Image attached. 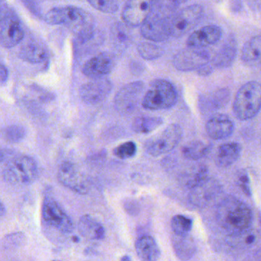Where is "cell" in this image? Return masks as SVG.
I'll list each match as a JSON object with an SVG mask.
<instances>
[{
    "mask_svg": "<svg viewBox=\"0 0 261 261\" xmlns=\"http://www.w3.org/2000/svg\"><path fill=\"white\" fill-rule=\"evenodd\" d=\"M183 137L181 126L172 123L163 130L149 138L145 143L146 152L152 156H159L173 150Z\"/></svg>",
    "mask_w": 261,
    "mask_h": 261,
    "instance_id": "8",
    "label": "cell"
},
{
    "mask_svg": "<svg viewBox=\"0 0 261 261\" xmlns=\"http://www.w3.org/2000/svg\"><path fill=\"white\" fill-rule=\"evenodd\" d=\"M163 123V119L157 117H139L133 123V129L137 134H147Z\"/></svg>",
    "mask_w": 261,
    "mask_h": 261,
    "instance_id": "29",
    "label": "cell"
},
{
    "mask_svg": "<svg viewBox=\"0 0 261 261\" xmlns=\"http://www.w3.org/2000/svg\"><path fill=\"white\" fill-rule=\"evenodd\" d=\"M205 129L209 137L215 140H222L232 135L234 124L228 116L217 114L212 115L207 120Z\"/></svg>",
    "mask_w": 261,
    "mask_h": 261,
    "instance_id": "19",
    "label": "cell"
},
{
    "mask_svg": "<svg viewBox=\"0 0 261 261\" xmlns=\"http://www.w3.org/2000/svg\"><path fill=\"white\" fill-rule=\"evenodd\" d=\"M137 145L134 142L127 141L121 143L114 149V154L117 158L121 160L132 158L137 153Z\"/></svg>",
    "mask_w": 261,
    "mask_h": 261,
    "instance_id": "36",
    "label": "cell"
},
{
    "mask_svg": "<svg viewBox=\"0 0 261 261\" xmlns=\"http://www.w3.org/2000/svg\"><path fill=\"white\" fill-rule=\"evenodd\" d=\"M48 50L45 45L38 41H30L22 45L19 51V57L32 64H39L48 59Z\"/></svg>",
    "mask_w": 261,
    "mask_h": 261,
    "instance_id": "23",
    "label": "cell"
},
{
    "mask_svg": "<svg viewBox=\"0 0 261 261\" xmlns=\"http://www.w3.org/2000/svg\"><path fill=\"white\" fill-rule=\"evenodd\" d=\"M238 55V42L234 36H229L212 59L215 68H227L231 66Z\"/></svg>",
    "mask_w": 261,
    "mask_h": 261,
    "instance_id": "20",
    "label": "cell"
},
{
    "mask_svg": "<svg viewBox=\"0 0 261 261\" xmlns=\"http://www.w3.org/2000/svg\"><path fill=\"white\" fill-rule=\"evenodd\" d=\"M230 91L227 88L217 90L211 94L201 97V109L206 111H216L225 107L230 100Z\"/></svg>",
    "mask_w": 261,
    "mask_h": 261,
    "instance_id": "26",
    "label": "cell"
},
{
    "mask_svg": "<svg viewBox=\"0 0 261 261\" xmlns=\"http://www.w3.org/2000/svg\"><path fill=\"white\" fill-rule=\"evenodd\" d=\"M261 38L259 35L249 39L243 47L241 59L247 67L256 68L260 65Z\"/></svg>",
    "mask_w": 261,
    "mask_h": 261,
    "instance_id": "25",
    "label": "cell"
},
{
    "mask_svg": "<svg viewBox=\"0 0 261 261\" xmlns=\"http://www.w3.org/2000/svg\"><path fill=\"white\" fill-rule=\"evenodd\" d=\"M215 1H216V2L220 3L221 2V1H223V0H215Z\"/></svg>",
    "mask_w": 261,
    "mask_h": 261,
    "instance_id": "45",
    "label": "cell"
},
{
    "mask_svg": "<svg viewBox=\"0 0 261 261\" xmlns=\"http://www.w3.org/2000/svg\"><path fill=\"white\" fill-rule=\"evenodd\" d=\"M6 159H7V154L5 153L4 151L0 149V163L5 161Z\"/></svg>",
    "mask_w": 261,
    "mask_h": 261,
    "instance_id": "43",
    "label": "cell"
},
{
    "mask_svg": "<svg viewBox=\"0 0 261 261\" xmlns=\"http://www.w3.org/2000/svg\"><path fill=\"white\" fill-rule=\"evenodd\" d=\"M39 168L34 159L28 155H19L8 162L3 177L9 184L13 186H29L37 179Z\"/></svg>",
    "mask_w": 261,
    "mask_h": 261,
    "instance_id": "5",
    "label": "cell"
},
{
    "mask_svg": "<svg viewBox=\"0 0 261 261\" xmlns=\"http://www.w3.org/2000/svg\"><path fill=\"white\" fill-rule=\"evenodd\" d=\"M216 220L227 234L238 236L249 230L253 222V213L245 202L228 196L218 204Z\"/></svg>",
    "mask_w": 261,
    "mask_h": 261,
    "instance_id": "2",
    "label": "cell"
},
{
    "mask_svg": "<svg viewBox=\"0 0 261 261\" xmlns=\"http://www.w3.org/2000/svg\"><path fill=\"white\" fill-rule=\"evenodd\" d=\"M112 88V83L108 79L105 77L93 79L82 85L80 90L81 98L87 105H97L108 97Z\"/></svg>",
    "mask_w": 261,
    "mask_h": 261,
    "instance_id": "16",
    "label": "cell"
},
{
    "mask_svg": "<svg viewBox=\"0 0 261 261\" xmlns=\"http://www.w3.org/2000/svg\"><path fill=\"white\" fill-rule=\"evenodd\" d=\"M173 241L174 248L177 256L182 259H190L195 253V244L192 240L186 236H177Z\"/></svg>",
    "mask_w": 261,
    "mask_h": 261,
    "instance_id": "30",
    "label": "cell"
},
{
    "mask_svg": "<svg viewBox=\"0 0 261 261\" xmlns=\"http://www.w3.org/2000/svg\"><path fill=\"white\" fill-rule=\"evenodd\" d=\"M49 25H64L80 42H87L94 37V17L83 9L75 7H56L47 12L44 17Z\"/></svg>",
    "mask_w": 261,
    "mask_h": 261,
    "instance_id": "1",
    "label": "cell"
},
{
    "mask_svg": "<svg viewBox=\"0 0 261 261\" xmlns=\"http://www.w3.org/2000/svg\"><path fill=\"white\" fill-rule=\"evenodd\" d=\"M121 259H130V258L128 257V256H124V257H122Z\"/></svg>",
    "mask_w": 261,
    "mask_h": 261,
    "instance_id": "44",
    "label": "cell"
},
{
    "mask_svg": "<svg viewBox=\"0 0 261 261\" xmlns=\"http://www.w3.org/2000/svg\"><path fill=\"white\" fill-rule=\"evenodd\" d=\"M1 135L8 143H19L27 137V129L22 125H10L2 129Z\"/></svg>",
    "mask_w": 261,
    "mask_h": 261,
    "instance_id": "32",
    "label": "cell"
},
{
    "mask_svg": "<svg viewBox=\"0 0 261 261\" xmlns=\"http://www.w3.org/2000/svg\"><path fill=\"white\" fill-rule=\"evenodd\" d=\"M155 0H128L122 11V19L129 27H140L152 11Z\"/></svg>",
    "mask_w": 261,
    "mask_h": 261,
    "instance_id": "15",
    "label": "cell"
},
{
    "mask_svg": "<svg viewBox=\"0 0 261 261\" xmlns=\"http://www.w3.org/2000/svg\"><path fill=\"white\" fill-rule=\"evenodd\" d=\"M137 256L146 261L157 260L161 256V251L156 241L149 235H143L136 241Z\"/></svg>",
    "mask_w": 261,
    "mask_h": 261,
    "instance_id": "24",
    "label": "cell"
},
{
    "mask_svg": "<svg viewBox=\"0 0 261 261\" xmlns=\"http://www.w3.org/2000/svg\"><path fill=\"white\" fill-rule=\"evenodd\" d=\"M177 10L169 4H162L155 0L153 8L147 19L140 25L141 35L152 42H162L167 40L169 35L171 19Z\"/></svg>",
    "mask_w": 261,
    "mask_h": 261,
    "instance_id": "3",
    "label": "cell"
},
{
    "mask_svg": "<svg viewBox=\"0 0 261 261\" xmlns=\"http://www.w3.org/2000/svg\"><path fill=\"white\" fill-rule=\"evenodd\" d=\"M242 146L239 143L231 142L219 146L215 155V164L220 168L232 166L241 156Z\"/></svg>",
    "mask_w": 261,
    "mask_h": 261,
    "instance_id": "21",
    "label": "cell"
},
{
    "mask_svg": "<svg viewBox=\"0 0 261 261\" xmlns=\"http://www.w3.org/2000/svg\"><path fill=\"white\" fill-rule=\"evenodd\" d=\"M58 179L61 184L80 195H86L90 191L88 178L76 167L74 163L65 162L58 170Z\"/></svg>",
    "mask_w": 261,
    "mask_h": 261,
    "instance_id": "12",
    "label": "cell"
},
{
    "mask_svg": "<svg viewBox=\"0 0 261 261\" xmlns=\"http://www.w3.org/2000/svg\"><path fill=\"white\" fill-rule=\"evenodd\" d=\"M260 106V84L255 81L247 82L238 90L235 96L233 114L239 120H250L259 112Z\"/></svg>",
    "mask_w": 261,
    "mask_h": 261,
    "instance_id": "4",
    "label": "cell"
},
{
    "mask_svg": "<svg viewBox=\"0 0 261 261\" xmlns=\"http://www.w3.org/2000/svg\"><path fill=\"white\" fill-rule=\"evenodd\" d=\"M9 79V70L5 65L0 64V87L5 85Z\"/></svg>",
    "mask_w": 261,
    "mask_h": 261,
    "instance_id": "39",
    "label": "cell"
},
{
    "mask_svg": "<svg viewBox=\"0 0 261 261\" xmlns=\"http://www.w3.org/2000/svg\"><path fill=\"white\" fill-rule=\"evenodd\" d=\"M144 88V83L142 82H131L123 86L117 93L114 99L117 111L121 114L134 112L139 102H141Z\"/></svg>",
    "mask_w": 261,
    "mask_h": 261,
    "instance_id": "13",
    "label": "cell"
},
{
    "mask_svg": "<svg viewBox=\"0 0 261 261\" xmlns=\"http://www.w3.org/2000/svg\"><path fill=\"white\" fill-rule=\"evenodd\" d=\"M188 1L189 0H167L166 4H169L171 7L175 9V10H177L178 7H179L182 4H186Z\"/></svg>",
    "mask_w": 261,
    "mask_h": 261,
    "instance_id": "41",
    "label": "cell"
},
{
    "mask_svg": "<svg viewBox=\"0 0 261 261\" xmlns=\"http://www.w3.org/2000/svg\"><path fill=\"white\" fill-rule=\"evenodd\" d=\"M25 243V235L22 232L10 233L0 240V253L13 251Z\"/></svg>",
    "mask_w": 261,
    "mask_h": 261,
    "instance_id": "31",
    "label": "cell"
},
{
    "mask_svg": "<svg viewBox=\"0 0 261 261\" xmlns=\"http://www.w3.org/2000/svg\"><path fill=\"white\" fill-rule=\"evenodd\" d=\"M207 167L204 165H195L185 171L180 177L181 185L187 189H191L203 180L207 178Z\"/></svg>",
    "mask_w": 261,
    "mask_h": 261,
    "instance_id": "27",
    "label": "cell"
},
{
    "mask_svg": "<svg viewBox=\"0 0 261 261\" xmlns=\"http://www.w3.org/2000/svg\"><path fill=\"white\" fill-rule=\"evenodd\" d=\"M171 227L177 236L189 235L192 230V220L184 215H175L171 220Z\"/></svg>",
    "mask_w": 261,
    "mask_h": 261,
    "instance_id": "33",
    "label": "cell"
},
{
    "mask_svg": "<svg viewBox=\"0 0 261 261\" xmlns=\"http://www.w3.org/2000/svg\"><path fill=\"white\" fill-rule=\"evenodd\" d=\"M178 94L171 82L157 79L149 85L141 100L143 108L149 111L169 109L176 103Z\"/></svg>",
    "mask_w": 261,
    "mask_h": 261,
    "instance_id": "6",
    "label": "cell"
},
{
    "mask_svg": "<svg viewBox=\"0 0 261 261\" xmlns=\"http://www.w3.org/2000/svg\"><path fill=\"white\" fill-rule=\"evenodd\" d=\"M239 186L246 195H250V187H249V178L247 175H242L239 178Z\"/></svg>",
    "mask_w": 261,
    "mask_h": 261,
    "instance_id": "38",
    "label": "cell"
},
{
    "mask_svg": "<svg viewBox=\"0 0 261 261\" xmlns=\"http://www.w3.org/2000/svg\"><path fill=\"white\" fill-rule=\"evenodd\" d=\"M6 212H7V209H6L5 205L0 201V218L5 215Z\"/></svg>",
    "mask_w": 261,
    "mask_h": 261,
    "instance_id": "42",
    "label": "cell"
},
{
    "mask_svg": "<svg viewBox=\"0 0 261 261\" xmlns=\"http://www.w3.org/2000/svg\"><path fill=\"white\" fill-rule=\"evenodd\" d=\"M42 218L51 228L65 234L74 230V223L56 200L53 197H45L42 205Z\"/></svg>",
    "mask_w": 261,
    "mask_h": 261,
    "instance_id": "10",
    "label": "cell"
},
{
    "mask_svg": "<svg viewBox=\"0 0 261 261\" xmlns=\"http://www.w3.org/2000/svg\"><path fill=\"white\" fill-rule=\"evenodd\" d=\"M88 4L98 11L108 14L117 13L120 4L118 0H87Z\"/></svg>",
    "mask_w": 261,
    "mask_h": 261,
    "instance_id": "35",
    "label": "cell"
},
{
    "mask_svg": "<svg viewBox=\"0 0 261 261\" xmlns=\"http://www.w3.org/2000/svg\"><path fill=\"white\" fill-rule=\"evenodd\" d=\"M222 30L218 25H208L195 30L186 41L188 47L204 48L215 45L221 39Z\"/></svg>",
    "mask_w": 261,
    "mask_h": 261,
    "instance_id": "18",
    "label": "cell"
},
{
    "mask_svg": "<svg viewBox=\"0 0 261 261\" xmlns=\"http://www.w3.org/2000/svg\"><path fill=\"white\" fill-rule=\"evenodd\" d=\"M222 192V186L218 180L206 178L190 189L189 201L193 205L205 207L213 204Z\"/></svg>",
    "mask_w": 261,
    "mask_h": 261,
    "instance_id": "11",
    "label": "cell"
},
{
    "mask_svg": "<svg viewBox=\"0 0 261 261\" xmlns=\"http://www.w3.org/2000/svg\"><path fill=\"white\" fill-rule=\"evenodd\" d=\"M127 27V25H126ZM126 27L123 24L117 23L114 25L112 31V39L118 46L126 47L129 42V34Z\"/></svg>",
    "mask_w": 261,
    "mask_h": 261,
    "instance_id": "37",
    "label": "cell"
},
{
    "mask_svg": "<svg viewBox=\"0 0 261 261\" xmlns=\"http://www.w3.org/2000/svg\"><path fill=\"white\" fill-rule=\"evenodd\" d=\"M210 150V146L200 140H194L186 143L181 148V153L189 160H200L205 156Z\"/></svg>",
    "mask_w": 261,
    "mask_h": 261,
    "instance_id": "28",
    "label": "cell"
},
{
    "mask_svg": "<svg viewBox=\"0 0 261 261\" xmlns=\"http://www.w3.org/2000/svg\"><path fill=\"white\" fill-rule=\"evenodd\" d=\"M213 68L214 66L212 65V64L211 65L208 62V63L205 64V65L201 66V68H198V70H196V71L199 75L207 76L213 72Z\"/></svg>",
    "mask_w": 261,
    "mask_h": 261,
    "instance_id": "40",
    "label": "cell"
},
{
    "mask_svg": "<svg viewBox=\"0 0 261 261\" xmlns=\"http://www.w3.org/2000/svg\"><path fill=\"white\" fill-rule=\"evenodd\" d=\"M210 60V54L201 48L189 47L186 49L178 51L173 59L174 67L178 71H196Z\"/></svg>",
    "mask_w": 261,
    "mask_h": 261,
    "instance_id": "14",
    "label": "cell"
},
{
    "mask_svg": "<svg viewBox=\"0 0 261 261\" xmlns=\"http://www.w3.org/2000/svg\"><path fill=\"white\" fill-rule=\"evenodd\" d=\"M24 36L23 25L16 11L8 6L0 7V45L13 48L23 40Z\"/></svg>",
    "mask_w": 261,
    "mask_h": 261,
    "instance_id": "7",
    "label": "cell"
},
{
    "mask_svg": "<svg viewBox=\"0 0 261 261\" xmlns=\"http://www.w3.org/2000/svg\"><path fill=\"white\" fill-rule=\"evenodd\" d=\"M137 51L143 59L147 61L160 59L164 53L161 47L151 42H142L137 47Z\"/></svg>",
    "mask_w": 261,
    "mask_h": 261,
    "instance_id": "34",
    "label": "cell"
},
{
    "mask_svg": "<svg viewBox=\"0 0 261 261\" xmlns=\"http://www.w3.org/2000/svg\"><path fill=\"white\" fill-rule=\"evenodd\" d=\"M115 62V58L111 53H101L84 65L82 72L91 79H102L113 71Z\"/></svg>",
    "mask_w": 261,
    "mask_h": 261,
    "instance_id": "17",
    "label": "cell"
},
{
    "mask_svg": "<svg viewBox=\"0 0 261 261\" xmlns=\"http://www.w3.org/2000/svg\"><path fill=\"white\" fill-rule=\"evenodd\" d=\"M204 15V8L199 4H193L176 11L169 25L170 37L180 38L193 30L199 23Z\"/></svg>",
    "mask_w": 261,
    "mask_h": 261,
    "instance_id": "9",
    "label": "cell"
},
{
    "mask_svg": "<svg viewBox=\"0 0 261 261\" xmlns=\"http://www.w3.org/2000/svg\"><path fill=\"white\" fill-rule=\"evenodd\" d=\"M77 229L82 237L88 240L100 241L105 237V229L98 221L89 215H85L79 220Z\"/></svg>",
    "mask_w": 261,
    "mask_h": 261,
    "instance_id": "22",
    "label": "cell"
}]
</instances>
